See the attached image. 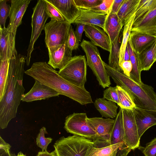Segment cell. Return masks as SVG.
Returning a JSON list of instances; mask_svg holds the SVG:
<instances>
[{"label": "cell", "instance_id": "6da1fadb", "mask_svg": "<svg viewBox=\"0 0 156 156\" xmlns=\"http://www.w3.org/2000/svg\"><path fill=\"white\" fill-rule=\"evenodd\" d=\"M26 56L19 54L9 60V72L4 96L0 101V127L6 128L16 117L18 107L24 94L23 78Z\"/></svg>", "mask_w": 156, "mask_h": 156}, {"label": "cell", "instance_id": "7a4b0ae2", "mask_svg": "<svg viewBox=\"0 0 156 156\" xmlns=\"http://www.w3.org/2000/svg\"><path fill=\"white\" fill-rule=\"evenodd\" d=\"M25 73L43 84L81 105L93 103L90 93L85 88L79 87L62 77L45 62L34 63Z\"/></svg>", "mask_w": 156, "mask_h": 156}, {"label": "cell", "instance_id": "3957f363", "mask_svg": "<svg viewBox=\"0 0 156 156\" xmlns=\"http://www.w3.org/2000/svg\"><path fill=\"white\" fill-rule=\"evenodd\" d=\"M108 74L116 85L125 90L131 97L136 106L156 111V93L153 87L142 82L138 83L130 77L104 62Z\"/></svg>", "mask_w": 156, "mask_h": 156}, {"label": "cell", "instance_id": "277c9868", "mask_svg": "<svg viewBox=\"0 0 156 156\" xmlns=\"http://www.w3.org/2000/svg\"><path fill=\"white\" fill-rule=\"evenodd\" d=\"M94 146L91 140L75 135L62 137L54 145L57 156H87Z\"/></svg>", "mask_w": 156, "mask_h": 156}, {"label": "cell", "instance_id": "5b68a950", "mask_svg": "<svg viewBox=\"0 0 156 156\" xmlns=\"http://www.w3.org/2000/svg\"><path fill=\"white\" fill-rule=\"evenodd\" d=\"M80 46L85 53L87 66H89L96 78L100 85L104 88L111 84L110 76L105 68L96 46L90 41L83 39Z\"/></svg>", "mask_w": 156, "mask_h": 156}, {"label": "cell", "instance_id": "8992f818", "mask_svg": "<svg viewBox=\"0 0 156 156\" xmlns=\"http://www.w3.org/2000/svg\"><path fill=\"white\" fill-rule=\"evenodd\" d=\"M71 24L66 21L51 19L45 25V42L48 54L57 50L67 41Z\"/></svg>", "mask_w": 156, "mask_h": 156}, {"label": "cell", "instance_id": "52a82bcc", "mask_svg": "<svg viewBox=\"0 0 156 156\" xmlns=\"http://www.w3.org/2000/svg\"><path fill=\"white\" fill-rule=\"evenodd\" d=\"M63 78L80 87L85 88L87 65L84 55L73 56L65 66L58 72Z\"/></svg>", "mask_w": 156, "mask_h": 156}, {"label": "cell", "instance_id": "ba28073f", "mask_svg": "<svg viewBox=\"0 0 156 156\" xmlns=\"http://www.w3.org/2000/svg\"><path fill=\"white\" fill-rule=\"evenodd\" d=\"M31 17L32 33L28 48L27 50L26 62L28 66L30 63L31 55L34 49L35 42L44 29L45 23L49 17L46 11L44 0H38L35 6L33 8Z\"/></svg>", "mask_w": 156, "mask_h": 156}, {"label": "cell", "instance_id": "9c48e42d", "mask_svg": "<svg viewBox=\"0 0 156 156\" xmlns=\"http://www.w3.org/2000/svg\"><path fill=\"white\" fill-rule=\"evenodd\" d=\"M85 113H73L66 118L64 128L67 132L94 140L98 136L87 121Z\"/></svg>", "mask_w": 156, "mask_h": 156}, {"label": "cell", "instance_id": "30bf717a", "mask_svg": "<svg viewBox=\"0 0 156 156\" xmlns=\"http://www.w3.org/2000/svg\"><path fill=\"white\" fill-rule=\"evenodd\" d=\"M87 121L98 136L97 139L93 141L94 146L100 148L109 146L110 133L114 119L94 117L87 118Z\"/></svg>", "mask_w": 156, "mask_h": 156}, {"label": "cell", "instance_id": "8fae6325", "mask_svg": "<svg viewBox=\"0 0 156 156\" xmlns=\"http://www.w3.org/2000/svg\"><path fill=\"white\" fill-rule=\"evenodd\" d=\"M121 108L123 115L125 142L130 149L134 150L139 147L140 138L133 112L132 109Z\"/></svg>", "mask_w": 156, "mask_h": 156}, {"label": "cell", "instance_id": "7c38bea8", "mask_svg": "<svg viewBox=\"0 0 156 156\" xmlns=\"http://www.w3.org/2000/svg\"><path fill=\"white\" fill-rule=\"evenodd\" d=\"M30 0H12L9 14L8 31L16 36L18 27L22 23L23 16L30 2Z\"/></svg>", "mask_w": 156, "mask_h": 156}, {"label": "cell", "instance_id": "4fadbf2b", "mask_svg": "<svg viewBox=\"0 0 156 156\" xmlns=\"http://www.w3.org/2000/svg\"><path fill=\"white\" fill-rule=\"evenodd\" d=\"M139 138L149 128L156 125V111L135 106L132 108Z\"/></svg>", "mask_w": 156, "mask_h": 156}, {"label": "cell", "instance_id": "5bb4252c", "mask_svg": "<svg viewBox=\"0 0 156 156\" xmlns=\"http://www.w3.org/2000/svg\"><path fill=\"white\" fill-rule=\"evenodd\" d=\"M0 33V60H10L18 55L15 47L16 36L1 25Z\"/></svg>", "mask_w": 156, "mask_h": 156}, {"label": "cell", "instance_id": "9a60e30c", "mask_svg": "<svg viewBox=\"0 0 156 156\" xmlns=\"http://www.w3.org/2000/svg\"><path fill=\"white\" fill-rule=\"evenodd\" d=\"M35 81L30 90L23 96L21 100L22 101L31 102L59 96V94L51 88L37 80H35Z\"/></svg>", "mask_w": 156, "mask_h": 156}, {"label": "cell", "instance_id": "2e32d148", "mask_svg": "<svg viewBox=\"0 0 156 156\" xmlns=\"http://www.w3.org/2000/svg\"><path fill=\"white\" fill-rule=\"evenodd\" d=\"M84 32L86 36L94 45L110 52L111 42L108 35L103 30L92 25H86Z\"/></svg>", "mask_w": 156, "mask_h": 156}, {"label": "cell", "instance_id": "e0dca14e", "mask_svg": "<svg viewBox=\"0 0 156 156\" xmlns=\"http://www.w3.org/2000/svg\"><path fill=\"white\" fill-rule=\"evenodd\" d=\"M59 11L66 21L73 23L79 16L80 9L76 5L74 0H48Z\"/></svg>", "mask_w": 156, "mask_h": 156}, {"label": "cell", "instance_id": "ac0fdd59", "mask_svg": "<svg viewBox=\"0 0 156 156\" xmlns=\"http://www.w3.org/2000/svg\"><path fill=\"white\" fill-rule=\"evenodd\" d=\"M131 31L156 35V8L133 23Z\"/></svg>", "mask_w": 156, "mask_h": 156}, {"label": "cell", "instance_id": "d6986e66", "mask_svg": "<svg viewBox=\"0 0 156 156\" xmlns=\"http://www.w3.org/2000/svg\"><path fill=\"white\" fill-rule=\"evenodd\" d=\"M80 10V14L73 23L94 25L101 27L104 30L107 14L90 9Z\"/></svg>", "mask_w": 156, "mask_h": 156}, {"label": "cell", "instance_id": "ffe728a7", "mask_svg": "<svg viewBox=\"0 0 156 156\" xmlns=\"http://www.w3.org/2000/svg\"><path fill=\"white\" fill-rule=\"evenodd\" d=\"M128 41L135 53L139 55L156 41V35L131 31Z\"/></svg>", "mask_w": 156, "mask_h": 156}, {"label": "cell", "instance_id": "44dd1931", "mask_svg": "<svg viewBox=\"0 0 156 156\" xmlns=\"http://www.w3.org/2000/svg\"><path fill=\"white\" fill-rule=\"evenodd\" d=\"M72 51L68 47L67 41H66L57 50L48 54V64L55 69H62L73 57Z\"/></svg>", "mask_w": 156, "mask_h": 156}, {"label": "cell", "instance_id": "7402d4cb", "mask_svg": "<svg viewBox=\"0 0 156 156\" xmlns=\"http://www.w3.org/2000/svg\"><path fill=\"white\" fill-rule=\"evenodd\" d=\"M131 150L121 143L100 148L94 146L87 156H127Z\"/></svg>", "mask_w": 156, "mask_h": 156}, {"label": "cell", "instance_id": "603a6c76", "mask_svg": "<svg viewBox=\"0 0 156 156\" xmlns=\"http://www.w3.org/2000/svg\"><path fill=\"white\" fill-rule=\"evenodd\" d=\"M117 14L109 12L106 17L104 31L108 35L111 43H112L119 36L123 26Z\"/></svg>", "mask_w": 156, "mask_h": 156}, {"label": "cell", "instance_id": "cb8c5ba5", "mask_svg": "<svg viewBox=\"0 0 156 156\" xmlns=\"http://www.w3.org/2000/svg\"><path fill=\"white\" fill-rule=\"evenodd\" d=\"M114 120V123L110 133L109 146L121 143L128 147L125 141L122 113L120 108Z\"/></svg>", "mask_w": 156, "mask_h": 156}, {"label": "cell", "instance_id": "d4e9b609", "mask_svg": "<svg viewBox=\"0 0 156 156\" xmlns=\"http://www.w3.org/2000/svg\"><path fill=\"white\" fill-rule=\"evenodd\" d=\"M94 105L102 117L113 119L117 115L118 106L114 102L104 98H98L95 100Z\"/></svg>", "mask_w": 156, "mask_h": 156}, {"label": "cell", "instance_id": "484cf974", "mask_svg": "<svg viewBox=\"0 0 156 156\" xmlns=\"http://www.w3.org/2000/svg\"><path fill=\"white\" fill-rule=\"evenodd\" d=\"M156 53V41L140 54H137L141 71L149 70L151 68L155 62Z\"/></svg>", "mask_w": 156, "mask_h": 156}, {"label": "cell", "instance_id": "4316f807", "mask_svg": "<svg viewBox=\"0 0 156 156\" xmlns=\"http://www.w3.org/2000/svg\"><path fill=\"white\" fill-rule=\"evenodd\" d=\"M140 0H124L117 15L124 26L135 12Z\"/></svg>", "mask_w": 156, "mask_h": 156}, {"label": "cell", "instance_id": "83f0119b", "mask_svg": "<svg viewBox=\"0 0 156 156\" xmlns=\"http://www.w3.org/2000/svg\"><path fill=\"white\" fill-rule=\"evenodd\" d=\"M135 13L136 12L130 17L124 26L122 38L120 49L119 55V65L120 66L122 63L124 61L125 53L131 31V29L135 17Z\"/></svg>", "mask_w": 156, "mask_h": 156}, {"label": "cell", "instance_id": "f1b7e54d", "mask_svg": "<svg viewBox=\"0 0 156 156\" xmlns=\"http://www.w3.org/2000/svg\"><path fill=\"white\" fill-rule=\"evenodd\" d=\"M121 43L119 36L114 42L111 43L108 65L112 68L123 72L119 65V55Z\"/></svg>", "mask_w": 156, "mask_h": 156}, {"label": "cell", "instance_id": "f546056e", "mask_svg": "<svg viewBox=\"0 0 156 156\" xmlns=\"http://www.w3.org/2000/svg\"><path fill=\"white\" fill-rule=\"evenodd\" d=\"M127 46L129 52L130 61L132 66V70L130 74V77L138 83H142L140 76L141 71L137 55L133 51L129 41Z\"/></svg>", "mask_w": 156, "mask_h": 156}, {"label": "cell", "instance_id": "4dcf8cb0", "mask_svg": "<svg viewBox=\"0 0 156 156\" xmlns=\"http://www.w3.org/2000/svg\"><path fill=\"white\" fill-rule=\"evenodd\" d=\"M9 60H0V101L3 98L6 87L9 72Z\"/></svg>", "mask_w": 156, "mask_h": 156}, {"label": "cell", "instance_id": "1f68e13d", "mask_svg": "<svg viewBox=\"0 0 156 156\" xmlns=\"http://www.w3.org/2000/svg\"><path fill=\"white\" fill-rule=\"evenodd\" d=\"M156 8V0H140L135 13L133 23Z\"/></svg>", "mask_w": 156, "mask_h": 156}, {"label": "cell", "instance_id": "d6a6232c", "mask_svg": "<svg viewBox=\"0 0 156 156\" xmlns=\"http://www.w3.org/2000/svg\"><path fill=\"white\" fill-rule=\"evenodd\" d=\"M120 103L119 106L121 108L132 109L135 105L130 95L124 89L116 86Z\"/></svg>", "mask_w": 156, "mask_h": 156}, {"label": "cell", "instance_id": "836d02e7", "mask_svg": "<svg viewBox=\"0 0 156 156\" xmlns=\"http://www.w3.org/2000/svg\"><path fill=\"white\" fill-rule=\"evenodd\" d=\"M48 134L46 128L43 127L40 130L36 138V142L37 146L41 149L42 151H47V147L52 140L51 137L46 138L45 134Z\"/></svg>", "mask_w": 156, "mask_h": 156}, {"label": "cell", "instance_id": "e575fe53", "mask_svg": "<svg viewBox=\"0 0 156 156\" xmlns=\"http://www.w3.org/2000/svg\"><path fill=\"white\" fill-rule=\"evenodd\" d=\"M47 12L51 19L59 21H66L58 9L48 0H44Z\"/></svg>", "mask_w": 156, "mask_h": 156}, {"label": "cell", "instance_id": "d590c367", "mask_svg": "<svg viewBox=\"0 0 156 156\" xmlns=\"http://www.w3.org/2000/svg\"><path fill=\"white\" fill-rule=\"evenodd\" d=\"M6 0H0V25L5 27V22L9 16L10 6L7 4Z\"/></svg>", "mask_w": 156, "mask_h": 156}, {"label": "cell", "instance_id": "8d00e7d4", "mask_svg": "<svg viewBox=\"0 0 156 156\" xmlns=\"http://www.w3.org/2000/svg\"><path fill=\"white\" fill-rule=\"evenodd\" d=\"M74 1L80 9H88L99 5L103 0H74Z\"/></svg>", "mask_w": 156, "mask_h": 156}, {"label": "cell", "instance_id": "74e56055", "mask_svg": "<svg viewBox=\"0 0 156 156\" xmlns=\"http://www.w3.org/2000/svg\"><path fill=\"white\" fill-rule=\"evenodd\" d=\"M103 96L105 99L114 102L119 106L120 103L116 86L108 87L104 91Z\"/></svg>", "mask_w": 156, "mask_h": 156}, {"label": "cell", "instance_id": "f35d334b", "mask_svg": "<svg viewBox=\"0 0 156 156\" xmlns=\"http://www.w3.org/2000/svg\"><path fill=\"white\" fill-rule=\"evenodd\" d=\"M79 42L75 35V31L71 26L69 31L67 41L68 47L72 51L76 50L79 45Z\"/></svg>", "mask_w": 156, "mask_h": 156}, {"label": "cell", "instance_id": "ab89813d", "mask_svg": "<svg viewBox=\"0 0 156 156\" xmlns=\"http://www.w3.org/2000/svg\"><path fill=\"white\" fill-rule=\"evenodd\" d=\"M113 0H103L99 5L90 9L95 11L108 14L109 12Z\"/></svg>", "mask_w": 156, "mask_h": 156}, {"label": "cell", "instance_id": "60d3db41", "mask_svg": "<svg viewBox=\"0 0 156 156\" xmlns=\"http://www.w3.org/2000/svg\"><path fill=\"white\" fill-rule=\"evenodd\" d=\"M143 152L145 156H156V138L147 145Z\"/></svg>", "mask_w": 156, "mask_h": 156}, {"label": "cell", "instance_id": "b9f144b4", "mask_svg": "<svg viewBox=\"0 0 156 156\" xmlns=\"http://www.w3.org/2000/svg\"><path fill=\"white\" fill-rule=\"evenodd\" d=\"M123 73L128 76L130 77V74L132 71V66L131 61H124L120 65Z\"/></svg>", "mask_w": 156, "mask_h": 156}, {"label": "cell", "instance_id": "7bdbcfd3", "mask_svg": "<svg viewBox=\"0 0 156 156\" xmlns=\"http://www.w3.org/2000/svg\"><path fill=\"white\" fill-rule=\"evenodd\" d=\"M76 26L75 33L76 37L79 42L81 41L82 34L84 31L85 24L78 23L76 24Z\"/></svg>", "mask_w": 156, "mask_h": 156}, {"label": "cell", "instance_id": "ee69618b", "mask_svg": "<svg viewBox=\"0 0 156 156\" xmlns=\"http://www.w3.org/2000/svg\"><path fill=\"white\" fill-rule=\"evenodd\" d=\"M124 1L113 0L109 12L117 14Z\"/></svg>", "mask_w": 156, "mask_h": 156}, {"label": "cell", "instance_id": "f6af8a7d", "mask_svg": "<svg viewBox=\"0 0 156 156\" xmlns=\"http://www.w3.org/2000/svg\"><path fill=\"white\" fill-rule=\"evenodd\" d=\"M11 147V145L6 143L4 140L0 136V154L4 152H10L9 150Z\"/></svg>", "mask_w": 156, "mask_h": 156}, {"label": "cell", "instance_id": "bcb514c9", "mask_svg": "<svg viewBox=\"0 0 156 156\" xmlns=\"http://www.w3.org/2000/svg\"><path fill=\"white\" fill-rule=\"evenodd\" d=\"M36 156H57V155L55 150L51 153L46 151L39 152Z\"/></svg>", "mask_w": 156, "mask_h": 156}, {"label": "cell", "instance_id": "7dc6e473", "mask_svg": "<svg viewBox=\"0 0 156 156\" xmlns=\"http://www.w3.org/2000/svg\"><path fill=\"white\" fill-rule=\"evenodd\" d=\"M124 60V61L130 60L129 54L127 45L125 53Z\"/></svg>", "mask_w": 156, "mask_h": 156}, {"label": "cell", "instance_id": "c3c4849f", "mask_svg": "<svg viewBox=\"0 0 156 156\" xmlns=\"http://www.w3.org/2000/svg\"><path fill=\"white\" fill-rule=\"evenodd\" d=\"M0 156H13L11 154L10 152H4L2 154H0Z\"/></svg>", "mask_w": 156, "mask_h": 156}, {"label": "cell", "instance_id": "681fc988", "mask_svg": "<svg viewBox=\"0 0 156 156\" xmlns=\"http://www.w3.org/2000/svg\"><path fill=\"white\" fill-rule=\"evenodd\" d=\"M15 156H26V155L23 154L22 152H20L17 155Z\"/></svg>", "mask_w": 156, "mask_h": 156}, {"label": "cell", "instance_id": "f907efd6", "mask_svg": "<svg viewBox=\"0 0 156 156\" xmlns=\"http://www.w3.org/2000/svg\"><path fill=\"white\" fill-rule=\"evenodd\" d=\"M155 61L156 62V55H155Z\"/></svg>", "mask_w": 156, "mask_h": 156}]
</instances>
